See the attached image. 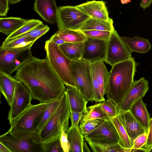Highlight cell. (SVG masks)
<instances>
[{
	"instance_id": "cell-1",
	"label": "cell",
	"mask_w": 152,
	"mask_h": 152,
	"mask_svg": "<svg viewBox=\"0 0 152 152\" xmlns=\"http://www.w3.org/2000/svg\"><path fill=\"white\" fill-rule=\"evenodd\" d=\"M16 71L14 77L29 89L32 99L40 103L56 100L66 90L65 85L46 58L40 59L34 57Z\"/></svg>"
},
{
	"instance_id": "cell-2",
	"label": "cell",
	"mask_w": 152,
	"mask_h": 152,
	"mask_svg": "<svg viewBox=\"0 0 152 152\" xmlns=\"http://www.w3.org/2000/svg\"><path fill=\"white\" fill-rule=\"evenodd\" d=\"M137 66V63L132 57L112 66L106 94L107 99L113 100L118 106L134 82Z\"/></svg>"
},
{
	"instance_id": "cell-3",
	"label": "cell",
	"mask_w": 152,
	"mask_h": 152,
	"mask_svg": "<svg viewBox=\"0 0 152 152\" xmlns=\"http://www.w3.org/2000/svg\"><path fill=\"white\" fill-rule=\"evenodd\" d=\"M48 103L31 104L10 124V128L7 132L19 139H32L38 133V126Z\"/></svg>"
},
{
	"instance_id": "cell-4",
	"label": "cell",
	"mask_w": 152,
	"mask_h": 152,
	"mask_svg": "<svg viewBox=\"0 0 152 152\" xmlns=\"http://www.w3.org/2000/svg\"><path fill=\"white\" fill-rule=\"evenodd\" d=\"M71 110L66 90L61 96L56 110L43 128L32 138L35 143L42 144L61 137L62 129L66 132Z\"/></svg>"
},
{
	"instance_id": "cell-5",
	"label": "cell",
	"mask_w": 152,
	"mask_h": 152,
	"mask_svg": "<svg viewBox=\"0 0 152 152\" xmlns=\"http://www.w3.org/2000/svg\"><path fill=\"white\" fill-rule=\"evenodd\" d=\"M45 49L46 58L64 84L76 88L72 71V61L63 53L59 45L49 39L46 41Z\"/></svg>"
},
{
	"instance_id": "cell-6",
	"label": "cell",
	"mask_w": 152,
	"mask_h": 152,
	"mask_svg": "<svg viewBox=\"0 0 152 152\" xmlns=\"http://www.w3.org/2000/svg\"><path fill=\"white\" fill-rule=\"evenodd\" d=\"M32 45L20 48H0V71L11 75L34 56L31 51Z\"/></svg>"
},
{
	"instance_id": "cell-7",
	"label": "cell",
	"mask_w": 152,
	"mask_h": 152,
	"mask_svg": "<svg viewBox=\"0 0 152 152\" xmlns=\"http://www.w3.org/2000/svg\"><path fill=\"white\" fill-rule=\"evenodd\" d=\"M72 69L76 88L86 100L94 101L91 64L82 58L72 61Z\"/></svg>"
},
{
	"instance_id": "cell-8",
	"label": "cell",
	"mask_w": 152,
	"mask_h": 152,
	"mask_svg": "<svg viewBox=\"0 0 152 152\" xmlns=\"http://www.w3.org/2000/svg\"><path fill=\"white\" fill-rule=\"evenodd\" d=\"M90 17L76 6L58 7L56 23L58 30H78Z\"/></svg>"
},
{
	"instance_id": "cell-9",
	"label": "cell",
	"mask_w": 152,
	"mask_h": 152,
	"mask_svg": "<svg viewBox=\"0 0 152 152\" xmlns=\"http://www.w3.org/2000/svg\"><path fill=\"white\" fill-rule=\"evenodd\" d=\"M87 142L105 146L118 143L120 139L116 129L110 118H106L98 127L84 136Z\"/></svg>"
},
{
	"instance_id": "cell-10",
	"label": "cell",
	"mask_w": 152,
	"mask_h": 152,
	"mask_svg": "<svg viewBox=\"0 0 152 152\" xmlns=\"http://www.w3.org/2000/svg\"><path fill=\"white\" fill-rule=\"evenodd\" d=\"M132 53L114 29L111 32L108 41L105 62L112 66L116 64L131 58Z\"/></svg>"
},
{
	"instance_id": "cell-11",
	"label": "cell",
	"mask_w": 152,
	"mask_h": 152,
	"mask_svg": "<svg viewBox=\"0 0 152 152\" xmlns=\"http://www.w3.org/2000/svg\"><path fill=\"white\" fill-rule=\"evenodd\" d=\"M32 98L30 91L20 81L17 85L7 119L10 124L31 104Z\"/></svg>"
},
{
	"instance_id": "cell-12",
	"label": "cell",
	"mask_w": 152,
	"mask_h": 152,
	"mask_svg": "<svg viewBox=\"0 0 152 152\" xmlns=\"http://www.w3.org/2000/svg\"><path fill=\"white\" fill-rule=\"evenodd\" d=\"M108 41L86 37L81 58L92 64L104 61Z\"/></svg>"
},
{
	"instance_id": "cell-13",
	"label": "cell",
	"mask_w": 152,
	"mask_h": 152,
	"mask_svg": "<svg viewBox=\"0 0 152 152\" xmlns=\"http://www.w3.org/2000/svg\"><path fill=\"white\" fill-rule=\"evenodd\" d=\"M0 142L11 152H44L42 144L35 143L32 139L23 140L16 138L7 132L0 136Z\"/></svg>"
},
{
	"instance_id": "cell-14",
	"label": "cell",
	"mask_w": 152,
	"mask_h": 152,
	"mask_svg": "<svg viewBox=\"0 0 152 152\" xmlns=\"http://www.w3.org/2000/svg\"><path fill=\"white\" fill-rule=\"evenodd\" d=\"M148 89V81L144 77L134 81L130 89L118 106V109L129 110L135 102L145 96Z\"/></svg>"
},
{
	"instance_id": "cell-15",
	"label": "cell",
	"mask_w": 152,
	"mask_h": 152,
	"mask_svg": "<svg viewBox=\"0 0 152 152\" xmlns=\"http://www.w3.org/2000/svg\"><path fill=\"white\" fill-rule=\"evenodd\" d=\"M117 116L125 129L132 145L134 140L138 136L146 132L129 110L119 109Z\"/></svg>"
},
{
	"instance_id": "cell-16",
	"label": "cell",
	"mask_w": 152,
	"mask_h": 152,
	"mask_svg": "<svg viewBox=\"0 0 152 152\" xmlns=\"http://www.w3.org/2000/svg\"><path fill=\"white\" fill-rule=\"evenodd\" d=\"M75 6L90 17L105 21L110 18L105 3L104 1H88Z\"/></svg>"
},
{
	"instance_id": "cell-17",
	"label": "cell",
	"mask_w": 152,
	"mask_h": 152,
	"mask_svg": "<svg viewBox=\"0 0 152 152\" xmlns=\"http://www.w3.org/2000/svg\"><path fill=\"white\" fill-rule=\"evenodd\" d=\"M33 9L45 21L51 24L56 22L58 7L56 0H34Z\"/></svg>"
},
{
	"instance_id": "cell-18",
	"label": "cell",
	"mask_w": 152,
	"mask_h": 152,
	"mask_svg": "<svg viewBox=\"0 0 152 152\" xmlns=\"http://www.w3.org/2000/svg\"><path fill=\"white\" fill-rule=\"evenodd\" d=\"M91 69L92 76L98 83L101 96L104 99L109 74L104 61L91 64Z\"/></svg>"
},
{
	"instance_id": "cell-19",
	"label": "cell",
	"mask_w": 152,
	"mask_h": 152,
	"mask_svg": "<svg viewBox=\"0 0 152 152\" xmlns=\"http://www.w3.org/2000/svg\"><path fill=\"white\" fill-rule=\"evenodd\" d=\"M20 82L11 75L0 71V90L10 106L12 103L16 86Z\"/></svg>"
},
{
	"instance_id": "cell-20",
	"label": "cell",
	"mask_w": 152,
	"mask_h": 152,
	"mask_svg": "<svg viewBox=\"0 0 152 152\" xmlns=\"http://www.w3.org/2000/svg\"><path fill=\"white\" fill-rule=\"evenodd\" d=\"M66 91L71 111L84 112L88 101L84 98L78 89L75 87L69 86Z\"/></svg>"
},
{
	"instance_id": "cell-21",
	"label": "cell",
	"mask_w": 152,
	"mask_h": 152,
	"mask_svg": "<svg viewBox=\"0 0 152 152\" xmlns=\"http://www.w3.org/2000/svg\"><path fill=\"white\" fill-rule=\"evenodd\" d=\"M142 99H139L135 102L132 106L129 111L147 132L151 118L146 104L143 102Z\"/></svg>"
},
{
	"instance_id": "cell-22",
	"label": "cell",
	"mask_w": 152,
	"mask_h": 152,
	"mask_svg": "<svg viewBox=\"0 0 152 152\" xmlns=\"http://www.w3.org/2000/svg\"><path fill=\"white\" fill-rule=\"evenodd\" d=\"M121 37L132 52L144 53L148 52L151 49V45L147 39L138 36L132 37L126 36Z\"/></svg>"
},
{
	"instance_id": "cell-23",
	"label": "cell",
	"mask_w": 152,
	"mask_h": 152,
	"mask_svg": "<svg viewBox=\"0 0 152 152\" xmlns=\"http://www.w3.org/2000/svg\"><path fill=\"white\" fill-rule=\"evenodd\" d=\"M112 18L105 21L92 17H89L83 24L79 31L97 30L112 32L115 29Z\"/></svg>"
},
{
	"instance_id": "cell-24",
	"label": "cell",
	"mask_w": 152,
	"mask_h": 152,
	"mask_svg": "<svg viewBox=\"0 0 152 152\" xmlns=\"http://www.w3.org/2000/svg\"><path fill=\"white\" fill-rule=\"evenodd\" d=\"M28 20L17 17H1L0 32L8 36L24 24Z\"/></svg>"
},
{
	"instance_id": "cell-25",
	"label": "cell",
	"mask_w": 152,
	"mask_h": 152,
	"mask_svg": "<svg viewBox=\"0 0 152 152\" xmlns=\"http://www.w3.org/2000/svg\"><path fill=\"white\" fill-rule=\"evenodd\" d=\"M63 53L72 61L81 58L83 48V42H67L59 45Z\"/></svg>"
},
{
	"instance_id": "cell-26",
	"label": "cell",
	"mask_w": 152,
	"mask_h": 152,
	"mask_svg": "<svg viewBox=\"0 0 152 152\" xmlns=\"http://www.w3.org/2000/svg\"><path fill=\"white\" fill-rule=\"evenodd\" d=\"M79 126V125L77 126H70L66 132L71 147L70 152H83L84 136L80 132Z\"/></svg>"
},
{
	"instance_id": "cell-27",
	"label": "cell",
	"mask_w": 152,
	"mask_h": 152,
	"mask_svg": "<svg viewBox=\"0 0 152 152\" xmlns=\"http://www.w3.org/2000/svg\"><path fill=\"white\" fill-rule=\"evenodd\" d=\"M56 34L65 42H83L86 37L81 31L70 29L58 30Z\"/></svg>"
},
{
	"instance_id": "cell-28",
	"label": "cell",
	"mask_w": 152,
	"mask_h": 152,
	"mask_svg": "<svg viewBox=\"0 0 152 152\" xmlns=\"http://www.w3.org/2000/svg\"><path fill=\"white\" fill-rule=\"evenodd\" d=\"M42 23V22L39 20L33 19H28L24 24L7 36L3 43H5L15 39Z\"/></svg>"
},
{
	"instance_id": "cell-29",
	"label": "cell",
	"mask_w": 152,
	"mask_h": 152,
	"mask_svg": "<svg viewBox=\"0 0 152 152\" xmlns=\"http://www.w3.org/2000/svg\"><path fill=\"white\" fill-rule=\"evenodd\" d=\"M120 137V144L124 148L131 149L132 145L125 129L118 119L117 115L110 118Z\"/></svg>"
},
{
	"instance_id": "cell-30",
	"label": "cell",
	"mask_w": 152,
	"mask_h": 152,
	"mask_svg": "<svg viewBox=\"0 0 152 152\" xmlns=\"http://www.w3.org/2000/svg\"><path fill=\"white\" fill-rule=\"evenodd\" d=\"M101 118H110L102 109L100 102L87 107L80 123L91 120Z\"/></svg>"
},
{
	"instance_id": "cell-31",
	"label": "cell",
	"mask_w": 152,
	"mask_h": 152,
	"mask_svg": "<svg viewBox=\"0 0 152 152\" xmlns=\"http://www.w3.org/2000/svg\"><path fill=\"white\" fill-rule=\"evenodd\" d=\"M37 39L30 37L17 38L5 43H3L0 48H20L32 45Z\"/></svg>"
},
{
	"instance_id": "cell-32",
	"label": "cell",
	"mask_w": 152,
	"mask_h": 152,
	"mask_svg": "<svg viewBox=\"0 0 152 152\" xmlns=\"http://www.w3.org/2000/svg\"><path fill=\"white\" fill-rule=\"evenodd\" d=\"M92 151L94 152H131V149H127L121 146L118 142L108 146L102 145L87 142Z\"/></svg>"
},
{
	"instance_id": "cell-33",
	"label": "cell",
	"mask_w": 152,
	"mask_h": 152,
	"mask_svg": "<svg viewBox=\"0 0 152 152\" xmlns=\"http://www.w3.org/2000/svg\"><path fill=\"white\" fill-rule=\"evenodd\" d=\"M61 96L58 99L48 103L42 119L38 126V133L43 128L56 110L60 101Z\"/></svg>"
},
{
	"instance_id": "cell-34",
	"label": "cell",
	"mask_w": 152,
	"mask_h": 152,
	"mask_svg": "<svg viewBox=\"0 0 152 152\" xmlns=\"http://www.w3.org/2000/svg\"><path fill=\"white\" fill-rule=\"evenodd\" d=\"M106 118H98L81 123L79 126L80 130L83 136H85L98 127Z\"/></svg>"
},
{
	"instance_id": "cell-35",
	"label": "cell",
	"mask_w": 152,
	"mask_h": 152,
	"mask_svg": "<svg viewBox=\"0 0 152 152\" xmlns=\"http://www.w3.org/2000/svg\"><path fill=\"white\" fill-rule=\"evenodd\" d=\"M100 106L103 110L110 118H112L117 115L118 106L113 100L107 99L100 102Z\"/></svg>"
},
{
	"instance_id": "cell-36",
	"label": "cell",
	"mask_w": 152,
	"mask_h": 152,
	"mask_svg": "<svg viewBox=\"0 0 152 152\" xmlns=\"http://www.w3.org/2000/svg\"><path fill=\"white\" fill-rule=\"evenodd\" d=\"M49 29L50 28L48 26L42 23L31 30L23 34L17 38L25 37H30L38 39L48 32Z\"/></svg>"
},
{
	"instance_id": "cell-37",
	"label": "cell",
	"mask_w": 152,
	"mask_h": 152,
	"mask_svg": "<svg viewBox=\"0 0 152 152\" xmlns=\"http://www.w3.org/2000/svg\"><path fill=\"white\" fill-rule=\"evenodd\" d=\"M61 137L42 144L44 152H64L60 142Z\"/></svg>"
},
{
	"instance_id": "cell-38",
	"label": "cell",
	"mask_w": 152,
	"mask_h": 152,
	"mask_svg": "<svg viewBox=\"0 0 152 152\" xmlns=\"http://www.w3.org/2000/svg\"><path fill=\"white\" fill-rule=\"evenodd\" d=\"M86 37L108 41L111 32L107 31L89 30L81 31Z\"/></svg>"
},
{
	"instance_id": "cell-39",
	"label": "cell",
	"mask_w": 152,
	"mask_h": 152,
	"mask_svg": "<svg viewBox=\"0 0 152 152\" xmlns=\"http://www.w3.org/2000/svg\"><path fill=\"white\" fill-rule=\"evenodd\" d=\"M148 139L147 132H145L138 136L134 141L131 152H135L146 144Z\"/></svg>"
},
{
	"instance_id": "cell-40",
	"label": "cell",
	"mask_w": 152,
	"mask_h": 152,
	"mask_svg": "<svg viewBox=\"0 0 152 152\" xmlns=\"http://www.w3.org/2000/svg\"><path fill=\"white\" fill-rule=\"evenodd\" d=\"M60 142L64 152H70L71 150L70 143L68 139L66 132L63 129L60 137Z\"/></svg>"
},
{
	"instance_id": "cell-41",
	"label": "cell",
	"mask_w": 152,
	"mask_h": 152,
	"mask_svg": "<svg viewBox=\"0 0 152 152\" xmlns=\"http://www.w3.org/2000/svg\"><path fill=\"white\" fill-rule=\"evenodd\" d=\"M84 112H77L71 111L70 118L71 121V126H77L81 120Z\"/></svg>"
},
{
	"instance_id": "cell-42",
	"label": "cell",
	"mask_w": 152,
	"mask_h": 152,
	"mask_svg": "<svg viewBox=\"0 0 152 152\" xmlns=\"http://www.w3.org/2000/svg\"><path fill=\"white\" fill-rule=\"evenodd\" d=\"M147 133V142L143 148L146 152L152 147V118L150 120Z\"/></svg>"
},
{
	"instance_id": "cell-43",
	"label": "cell",
	"mask_w": 152,
	"mask_h": 152,
	"mask_svg": "<svg viewBox=\"0 0 152 152\" xmlns=\"http://www.w3.org/2000/svg\"><path fill=\"white\" fill-rule=\"evenodd\" d=\"M9 0H0V16H6L9 10Z\"/></svg>"
},
{
	"instance_id": "cell-44",
	"label": "cell",
	"mask_w": 152,
	"mask_h": 152,
	"mask_svg": "<svg viewBox=\"0 0 152 152\" xmlns=\"http://www.w3.org/2000/svg\"><path fill=\"white\" fill-rule=\"evenodd\" d=\"M49 40L58 45L65 42L56 33L52 35Z\"/></svg>"
},
{
	"instance_id": "cell-45",
	"label": "cell",
	"mask_w": 152,
	"mask_h": 152,
	"mask_svg": "<svg viewBox=\"0 0 152 152\" xmlns=\"http://www.w3.org/2000/svg\"><path fill=\"white\" fill-rule=\"evenodd\" d=\"M152 4V0H141L140 6L143 9L149 7Z\"/></svg>"
},
{
	"instance_id": "cell-46",
	"label": "cell",
	"mask_w": 152,
	"mask_h": 152,
	"mask_svg": "<svg viewBox=\"0 0 152 152\" xmlns=\"http://www.w3.org/2000/svg\"><path fill=\"white\" fill-rule=\"evenodd\" d=\"M0 152H11L5 145L0 142Z\"/></svg>"
},
{
	"instance_id": "cell-47",
	"label": "cell",
	"mask_w": 152,
	"mask_h": 152,
	"mask_svg": "<svg viewBox=\"0 0 152 152\" xmlns=\"http://www.w3.org/2000/svg\"><path fill=\"white\" fill-rule=\"evenodd\" d=\"M83 152H89L90 151L86 142H83L82 146Z\"/></svg>"
},
{
	"instance_id": "cell-48",
	"label": "cell",
	"mask_w": 152,
	"mask_h": 152,
	"mask_svg": "<svg viewBox=\"0 0 152 152\" xmlns=\"http://www.w3.org/2000/svg\"><path fill=\"white\" fill-rule=\"evenodd\" d=\"M22 0H9V5H12L19 2Z\"/></svg>"
},
{
	"instance_id": "cell-49",
	"label": "cell",
	"mask_w": 152,
	"mask_h": 152,
	"mask_svg": "<svg viewBox=\"0 0 152 152\" xmlns=\"http://www.w3.org/2000/svg\"><path fill=\"white\" fill-rule=\"evenodd\" d=\"M121 1L122 4H124L130 2L131 1L130 0H121Z\"/></svg>"
},
{
	"instance_id": "cell-50",
	"label": "cell",
	"mask_w": 152,
	"mask_h": 152,
	"mask_svg": "<svg viewBox=\"0 0 152 152\" xmlns=\"http://www.w3.org/2000/svg\"><path fill=\"white\" fill-rule=\"evenodd\" d=\"M152 152V147L150 148L148 151V152Z\"/></svg>"
}]
</instances>
